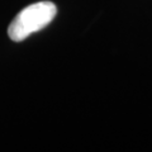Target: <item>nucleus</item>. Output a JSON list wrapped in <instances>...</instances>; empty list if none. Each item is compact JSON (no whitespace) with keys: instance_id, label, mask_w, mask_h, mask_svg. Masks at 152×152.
Masks as SVG:
<instances>
[{"instance_id":"obj_1","label":"nucleus","mask_w":152,"mask_h":152,"mask_svg":"<svg viewBox=\"0 0 152 152\" xmlns=\"http://www.w3.org/2000/svg\"><path fill=\"white\" fill-rule=\"evenodd\" d=\"M57 8L52 1L31 4L13 19L8 28V36L14 42H22L31 34L43 29L53 20Z\"/></svg>"}]
</instances>
